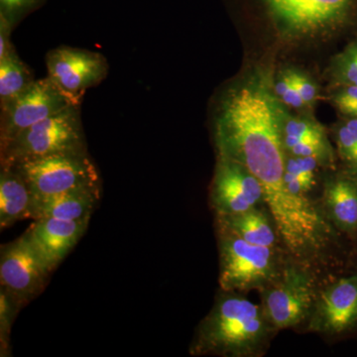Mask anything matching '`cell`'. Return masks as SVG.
Masks as SVG:
<instances>
[{
	"label": "cell",
	"mask_w": 357,
	"mask_h": 357,
	"mask_svg": "<svg viewBox=\"0 0 357 357\" xmlns=\"http://www.w3.org/2000/svg\"><path fill=\"white\" fill-rule=\"evenodd\" d=\"M271 82L267 74L257 72L227 91L215 121L218 154L236 160L259 181L265 208L286 255L319 274H328L344 266L345 237L324 215L318 202L298 198L286 185L283 107Z\"/></svg>",
	"instance_id": "cell-1"
},
{
	"label": "cell",
	"mask_w": 357,
	"mask_h": 357,
	"mask_svg": "<svg viewBox=\"0 0 357 357\" xmlns=\"http://www.w3.org/2000/svg\"><path fill=\"white\" fill-rule=\"evenodd\" d=\"M277 332L261 304L244 294L220 290L197 328L189 352L192 356L260 357Z\"/></svg>",
	"instance_id": "cell-2"
},
{
	"label": "cell",
	"mask_w": 357,
	"mask_h": 357,
	"mask_svg": "<svg viewBox=\"0 0 357 357\" xmlns=\"http://www.w3.org/2000/svg\"><path fill=\"white\" fill-rule=\"evenodd\" d=\"M220 290L245 294L273 283L289 259L282 248L249 243L218 229Z\"/></svg>",
	"instance_id": "cell-3"
},
{
	"label": "cell",
	"mask_w": 357,
	"mask_h": 357,
	"mask_svg": "<svg viewBox=\"0 0 357 357\" xmlns=\"http://www.w3.org/2000/svg\"><path fill=\"white\" fill-rule=\"evenodd\" d=\"M1 149V165L61 154L86 153L79 105L37 122Z\"/></svg>",
	"instance_id": "cell-4"
},
{
	"label": "cell",
	"mask_w": 357,
	"mask_h": 357,
	"mask_svg": "<svg viewBox=\"0 0 357 357\" xmlns=\"http://www.w3.org/2000/svg\"><path fill=\"white\" fill-rule=\"evenodd\" d=\"M323 277L312 268L289 258L278 278L260 291V304L278 332L306 325Z\"/></svg>",
	"instance_id": "cell-5"
},
{
	"label": "cell",
	"mask_w": 357,
	"mask_h": 357,
	"mask_svg": "<svg viewBox=\"0 0 357 357\" xmlns=\"http://www.w3.org/2000/svg\"><path fill=\"white\" fill-rule=\"evenodd\" d=\"M305 330L328 338L357 333V266L323 277Z\"/></svg>",
	"instance_id": "cell-6"
},
{
	"label": "cell",
	"mask_w": 357,
	"mask_h": 357,
	"mask_svg": "<svg viewBox=\"0 0 357 357\" xmlns=\"http://www.w3.org/2000/svg\"><path fill=\"white\" fill-rule=\"evenodd\" d=\"M15 167L34 199L74 191H100V175L88 153L61 154L27 160Z\"/></svg>",
	"instance_id": "cell-7"
},
{
	"label": "cell",
	"mask_w": 357,
	"mask_h": 357,
	"mask_svg": "<svg viewBox=\"0 0 357 357\" xmlns=\"http://www.w3.org/2000/svg\"><path fill=\"white\" fill-rule=\"evenodd\" d=\"M277 29L291 36L330 31L349 20L357 0H260Z\"/></svg>",
	"instance_id": "cell-8"
},
{
	"label": "cell",
	"mask_w": 357,
	"mask_h": 357,
	"mask_svg": "<svg viewBox=\"0 0 357 357\" xmlns=\"http://www.w3.org/2000/svg\"><path fill=\"white\" fill-rule=\"evenodd\" d=\"M81 102L64 93L48 77L35 79L24 93L1 109L0 148L37 122Z\"/></svg>",
	"instance_id": "cell-9"
},
{
	"label": "cell",
	"mask_w": 357,
	"mask_h": 357,
	"mask_svg": "<svg viewBox=\"0 0 357 357\" xmlns=\"http://www.w3.org/2000/svg\"><path fill=\"white\" fill-rule=\"evenodd\" d=\"M52 272L24 232L1 246V290L18 305L24 306L44 290Z\"/></svg>",
	"instance_id": "cell-10"
},
{
	"label": "cell",
	"mask_w": 357,
	"mask_h": 357,
	"mask_svg": "<svg viewBox=\"0 0 357 357\" xmlns=\"http://www.w3.org/2000/svg\"><path fill=\"white\" fill-rule=\"evenodd\" d=\"M211 204L217 218L237 215L265 206L264 191L259 181L245 166L218 154L211 185Z\"/></svg>",
	"instance_id": "cell-11"
},
{
	"label": "cell",
	"mask_w": 357,
	"mask_h": 357,
	"mask_svg": "<svg viewBox=\"0 0 357 357\" xmlns=\"http://www.w3.org/2000/svg\"><path fill=\"white\" fill-rule=\"evenodd\" d=\"M47 72L59 88L81 102L86 89L100 83L109 72L102 54L62 46L46 55Z\"/></svg>",
	"instance_id": "cell-12"
},
{
	"label": "cell",
	"mask_w": 357,
	"mask_h": 357,
	"mask_svg": "<svg viewBox=\"0 0 357 357\" xmlns=\"http://www.w3.org/2000/svg\"><path fill=\"white\" fill-rule=\"evenodd\" d=\"M89 220L37 218L25 232L47 266L53 272L84 236Z\"/></svg>",
	"instance_id": "cell-13"
},
{
	"label": "cell",
	"mask_w": 357,
	"mask_h": 357,
	"mask_svg": "<svg viewBox=\"0 0 357 357\" xmlns=\"http://www.w3.org/2000/svg\"><path fill=\"white\" fill-rule=\"evenodd\" d=\"M319 208L338 232L352 243L357 241V177L347 173L326 178Z\"/></svg>",
	"instance_id": "cell-14"
},
{
	"label": "cell",
	"mask_w": 357,
	"mask_h": 357,
	"mask_svg": "<svg viewBox=\"0 0 357 357\" xmlns=\"http://www.w3.org/2000/svg\"><path fill=\"white\" fill-rule=\"evenodd\" d=\"M282 141L287 155L314 157L324 168L335 166V152L325 128L306 116H293L281 112Z\"/></svg>",
	"instance_id": "cell-15"
},
{
	"label": "cell",
	"mask_w": 357,
	"mask_h": 357,
	"mask_svg": "<svg viewBox=\"0 0 357 357\" xmlns=\"http://www.w3.org/2000/svg\"><path fill=\"white\" fill-rule=\"evenodd\" d=\"M34 196L22 174L14 166L1 165L0 173V229L33 218Z\"/></svg>",
	"instance_id": "cell-16"
},
{
	"label": "cell",
	"mask_w": 357,
	"mask_h": 357,
	"mask_svg": "<svg viewBox=\"0 0 357 357\" xmlns=\"http://www.w3.org/2000/svg\"><path fill=\"white\" fill-rule=\"evenodd\" d=\"M217 222L218 229L230 232L249 243L283 249L276 225L265 206L218 217Z\"/></svg>",
	"instance_id": "cell-17"
},
{
	"label": "cell",
	"mask_w": 357,
	"mask_h": 357,
	"mask_svg": "<svg viewBox=\"0 0 357 357\" xmlns=\"http://www.w3.org/2000/svg\"><path fill=\"white\" fill-rule=\"evenodd\" d=\"M100 191H74L34 199L33 220L42 218L65 220H89L100 199Z\"/></svg>",
	"instance_id": "cell-18"
},
{
	"label": "cell",
	"mask_w": 357,
	"mask_h": 357,
	"mask_svg": "<svg viewBox=\"0 0 357 357\" xmlns=\"http://www.w3.org/2000/svg\"><path fill=\"white\" fill-rule=\"evenodd\" d=\"M321 167L324 168L314 157L287 155L285 183L289 191L298 198L318 202L312 197V192L318 187L319 170Z\"/></svg>",
	"instance_id": "cell-19"
},
{
	"label": "cell",
	"mask_w": 357,
	"mask_h": 357,
	"mask_svg": "<svg viewBox=\"0 0 357 357\" xmlns=\"http://www.w3.org/2000/svg\"><path fill=\"white\" fill-rule=\"evenodd\" d=\"M35 79L15 51L0 60V107H6L29 88Z\"/></svg>",
	"instance_id": "cell-20"
},
{
	"label": "cell",
	"mask_w": 357,
	"mask_h": 357,
	"mask_svg": "<svg viewBox=\"0 0 357 357\" xmlns=\"http://www.w3.org/2000/svg\"><path fill=\"white\" fill-rule=\"evenodd\" d=\"M333 76L340 86H357V42L335 59Z\"/></svg>",
	"instance_id": "cell-21"
},
{
	"label": "cell",
	"mask_w": 357,
	"mask_h": 357,
	"mask_svg": "<svg viewBox=\"0 0 357 357\" xmlns=\"http://www.w3.org/2000/svg\"><path fill=\"white\" fill-rule=\"evenodd\" d=\"M273 89L277 98L291 109H301L307 107L306 103L294 86L290 70H283L278 75L274 81Z\"/></svg>",
	"instance_id": "cell-22"
},
{
	"label": "cell",
	"mask_w": 357,
	"mask_h": 357,
	"mask_svg": "<svg viewBox=\"0 0 357 357\" xmlns=\"http://www.w3.org/2000/svg\"><path fill=\"white\" fill-rule=\"evenodd\" d=\"M289 70H290L294 86L297 89L301 98L306 103L307 107H312L319 98V89L317 88L316 84L311 77L304 73L297 70L290 69Z\"/></svg>",
	"instance_id": "cell-23"
},
{
	"label": "cell",
	"mask_w": 357,
	"mask_h": 357,
	"mask_svg": "<svg viewBox=\"0 0 357 357\" xmlns=\"http://www.w3.org/2000/svg\"><path fill=\"white\" fill-rule=\"evenodd\" d=\"M41 0H0V16L13 26L28 11L36 7Z\"/></svg>",
	"instance_id": "cell-24"
},
{
	"label": "cell",
	"mask_w": 357,
	"mask_h": 357,
	"mask_svg": "<svg viewBox=\"0 0 357 357\" xmlns=\"http://www.w3.org/2000/svg\"><path fill=\"white\" fill-rule=\"evenodd\" d=\"M20 306L10 297L6 295L1 290L0 293V311H1V345L2 347H8L7 345V340H8L9 328L13 324V316L16 311L20 310Z\"/></svg>",
	"instance_id": "cell-25"
},
{
	"label": "cell",
	"mask_w": 357,
	"mask_h": 357,
	"mask_svg": "<svg viewBox=\"0 0 357 357\" xmlns=\"http://www.w3.org/2000/svg\"><path fill=\"white\" fill-rule=\"evenodd\" d=\"M11 28L13 25L6 18L0 16V60L13 51V45L9 41Z\"/></svg>",
	"instance_id": "cell-26"
},
{
	"label": "cell",
	"mask_w": 357,
	"mask_h": 357,
	"mask_svg": "<svg viewBox=\"0 0 357 357\" xmlns=\"http://www.w3.org/2000/svg\"><path fill=\"white\" fill-rule=\"evenodd\" d=\"M335 107H337L342 114L347 115V116L357 119V100L340 103V105H337Z\"/></svg>",
	"instance_id": "cell-27"
},
{
	"label": "cell",
	"mask_w": 357,
	"mask_h": 357,
	"mask_svg": "<svg viewBox=\"0 0 357 357\" xmlns=\"http://www.w3.org/2000/svg\"><path fill=\"white\" fill-rule=\"evenodd\" d=\"M345 126L349 128V130L351 131L352 134H354V137L357 141V119H352V117H349L347 121L344 122Z\"/></svg>",
	"instance_id": "cell-28"
}]
</instances>
